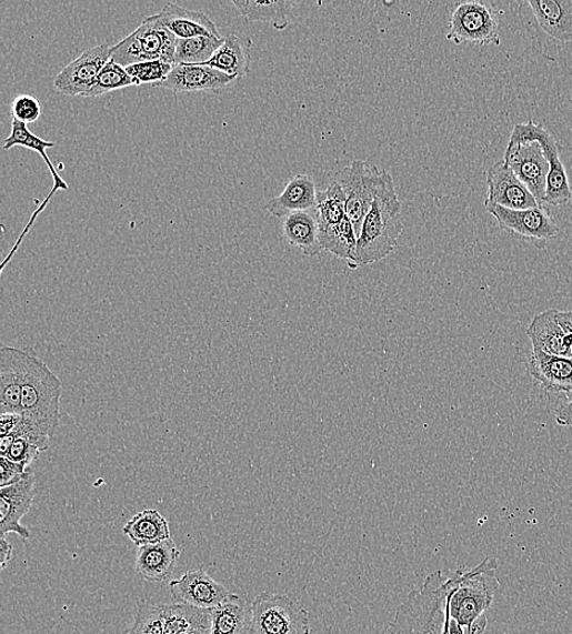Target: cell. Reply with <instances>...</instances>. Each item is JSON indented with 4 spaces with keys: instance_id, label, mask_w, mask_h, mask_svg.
<instances>
[{
    "instance_id": "1",
    "label": "cell",
    "mask_w": 572,
    "mask_h": 634,
    "mask_svg": "<svg viewBox=\"0 0 572 634\" xmlns=\"http://www.w3.org/2000/svg\"><path fill=\"white\" fill-rule=\"evenodd\" d=\"M403 232L402 203L393 177H384L358 235L355 269L375 264L392 254Z\"/></svg>"
},
{
    "instance_id": "2",
    "label": "cell",
    "mask_w": 572,
    "mask_h": 634,
    "mask_svg": "<svg viewBox=\"0 0 572 634\" xmlns=\"http://www.w3.org/2000/svg\"><path fill=\"white\" fill-rule=\"evenodd\" d=\"M450 580L434 571L397 608L390 634H445Z\"/></svg>"
},
{
    "instance_id": "3",
    "label": "cell",
    "mask_w": 572,
    "mask_h": 634,
    "mask_svg": "<svg viewBox=\"0 0 572 634\" xmlns=\"http://www.w3.org/2000/svg\"><path fill=\"white\" fill-rule=\"evenodd\" d=\"M63 383L41 359L29 354L21 388V415L56 436Z\"/></svg>"
},
{
    "instance_id": "4",
    "label": "cell",
    "mask_w": 572,
    "mask_h": 634,
    "mask_svg": "<svg viewBox=\"0 0 572 634\" xmlns=\"http://www.w3.org/2000/svg\"><path fill=\"white\" fill-rule=\"evenodd\" d=\"M496 568L495 558L486 557L476 567L468 572L456 570L448 577L452 583L451 617L464 630L491 607L501 587Z\"/></svg>"
},
{
    "instance_id": "5",
    "label": "cell",
    "mask_w": 572,
    "mask_h": 634,
    "mask_svg": "<svg viewBox=\"0 0 572 634\" xmlns=\"http://www.w3.org/2000/svg\"><path fill=\"white\" fill-rule=\"evenodd\" d=\"M177 44V37L153 16L145 18L127 39L111 47V60L123 68L149 60H164L175 66Z\"/></svg>"
},
{
    "instance_id": "6",
    "label": "cell",
    "mask_w": 572,
    "mask_h": 634,
    "mask_svg": "<svg viewBox=\"0 0 572 634\" xmlns=\"http://www.w3.org/2000/svg\"><path fill=\"white\" fill-rule=\"evenodd\" d=\"M248 634H310L305 607L280 593H260L252 604Z\"/></svg>"
},
{
    "instance_id": "7",
    "label": "cell",
    "mask_w": 572,
    "mask_h": 634,
    "mask_svg": "<svg viewBox=\"0 0 572 634\" xmlns=\"http://www.w3.org/2000/svg\"><path fill=\"white\" fill-rule=\"evenodd\" d=\"M384 177V170L367 161L354 160L335 170L332 180L341 185L345 197L347 217L351 219L359 235L363 221L374 203Z\"/></svg>"
},
{
    "instance_id": "8",
    "label": "cell",
    "mask_w": 572,
    "mask_h": 634,
    "mask_svg": "<svg viewBox=\"0 0 572 634\" xmlns=\"http://www.w3.org/2000/svg\"><path fill=\"white\" fill-rule=\"evenodd\" d=\"M446 40L456 44H501L499 11L484 2H460L448 21Z\"/></svg>"
},
{
    "instance_id": "9",
    "label": "cell",
    "mask_w": 572,
    "mask_h": 634,
    "mask_svg": "<svg viewBox=\"0 0 572 634\" xmlns=\"http://www.w3.org/2000/svg\"><path fill=\"white\" fill-rule=\"evenodd\" d=\"M489 213L499 222L500 228L518 238L531 241L543 250L546 242L558 239L561 228L552 217L551 210L539 205L524 210L506 209L484 204Z\"/></svg>"
},
{
    "instance_id": "10",
    "label": "cell",
    "mask_w": 572,
    "mask_h": 634,
    "mask_svg": "<svg viewBox=\"0 0 572 634\" xmlns=\"http://www.w3.org/2000/svg\"><path fill=\"white\" fill-rule=\"evenodd\" d=\"M503 160L536 198V201L543 205L546 178H549L551 165L543 153L542 145L538 142H508Z\"/></svg>"
},
{
    "instance_id": "11",
    "label": "cell",
    "mask_w": 572,
    "mask_h": 634,
    "mask_svg": "<svg viewBox=\"0 0 572 634\" xmlns=\"http://www.w3.org/2000/svg\"><path fill=\"white\" fill-rule=\"evenodd\" d=\"M111 60V47L99 44L87 49L79 58L61 70L54 80V87L61 94L83 97L92 90L99 74Z\"/></svg>"
},
{
    "instance_id": "12",
    "label": "cell",
    "mask_w": 572,
    "mask_h": 634,
    "mask_svg": "<svg viewBox=\"0 0 572 634\" xmlns=\"http://www.w3.org/2000/svg\"><path fill=\"white\" fill-rule=\"evenodd\" d=\"M34 483L36 476L30 470L20 481L0 487V537L17 533L22 540L31 539L30 530L21 524V520L33 504Z\"/></svg>"
},
{
    "instance_id": "13",
    "label": "cell",
    "mask_w": 572,
    "mask_h": 634,
    "mask_svg": "<svg viewBox=\"0 0 572 634\" xmlns=\"http://www.w3.org/2000/svg\"><path fill=\"white\" fill-rule=\"evenodd\" d=\"M54 145H56V143L44 141L41 139V137L34 134L28 128L27 123L20 122L16 119L12 120L11 132H10L8 139L4 141L6 151H9V149L14 148V147H22V148L30 149V151H33L37 154H40L42 157V159L44 160V163L47 164L49 171L52 172V177L54 180V188L52 189L51 192H49V194L47 195L44 201L41 203V205L39 208H37V210L34 211L32 218L30 219V221L28 223V227L24 228V230L22 231V233H21L19 240L17 241L14 248H12V251L10 252L8 258L4 260L2 269H4L6 265L9 263V260H11L12 256H14L17 254L20 244L22 243L23 239L27 238V234L31 230L33 222L36 221L37 218H39V215L42 213V211L47 208L49 201H51L54 193L58 191H68L69 190V184L63 179L60 178L57 169L54 168V164L52 163V160L49 159V157L47 155L48 149L53 148Z\"/></svg>"
},
{
    "instance_id": "14",
    "label": "cell",
    "mask_w": 572,
    "mask_h": 634,
    "mask_svg": "<svg viewBox=\"0 0 572 634\" xmlns=\"http://www.w3.org/2000/svg\"><path fill=\"white\" fill-rule=\"evenodd\" d=\"M170 594L177 603L201 608L217 607L231 594L225 586L211 578L203 568L190 570L180 580L169 584Z\"/></svg>"
},
{
    "instance_id": "15",
    "label": "cell",
    "mask_w": 572,
    "mask_h": 634,
    "mask_svg": "<svg viewBox=\"0 0 572 634\" xmlns=\"http://www.w3.org/2000/svg\"><path fill=\"white\" fill-rule=\"evenodd\" d=\"M489 197L484 204L524 210L541 205L505 161H499L488 171Z\"/></svg>"
},
{
    "instance_id": "16",
    "label": "cell",
    "mask_w": 572,
    "mask_h": 634,
    "mask_svg": "<svg viewBox=\"0 0 572 634\" xmlns=\"http://www.w3.org/2000/svg\"><path fill=\"white\" fill-rule=\"evenodd\" d=\"M235 78L207 66H175L169 78L158 85L173 93L219 92Z\"/></svg>"
},
{
    "instance_id": "17",
    "label": "cell",
    "mask_w": 572,
    "mask_h": 634,
    "mask_svg": "<svg viewBox=\"0 0 572 634\" xmlns=\"http://www.w3.org/2000/svg\"><path fill=\"white\" fill-rule=\"evenodd\" d=\"M29 353L14 346L0 350V410L21 414V388Z\"/></svg>"
},
{
    "instance_id": "18",
    "label": "cell",
    "mask_w": 572,
    "mask_h": 634,
    "mask_svg": "<svg viewBox=\"0 0 572 634\" xmlns=\"http://www.w3.org/2000/svg\"><path fill=\"white\" fill-rule=\"evenodd\" d=\"M155 17L179 40L194 39V37L202 36L222 39L215 22L205 16L204 12L168 3Z\"/></svg>"
},
{
    "instance_id": "19",
    "label": "cell",
    "mask_w": 572,
    "mask_h": 634,
    "mask_svg": "<svg viewBox=\"0 0 572 634\" xmlns=\"http://www.w3.org/2000/svg\"><path fill=\"white\" fill-rule=\"evenodd\" d=\"M528 370L546 392L572 394V358L550 355L532 348Z\"/></svg>"
},
{
    "instance_id": "20",
    "label": "cell",
    "mask_w": 572,
    "mask_h": 634,
    "mask_svg": "<svg viewBox=\"0 0 572 634\" xmlns=\"http://www.w3.org/2000/svg\"><path fill=\"white\" fill-rule=\"evenodd\" d=\"M180 555L177 543L171 539L139 546L136 555L137 574L148 582H163L175 570Z\"/></svg>"
},
{
    "instance_id": "21",
    "label": "cell",
    "mask_w": 572,
    "mask_h": 634,
    "mask_svg": "<svg viewBox=\"0 0 572 634\" xmlns=\"http://www.w3.org/2000/svg\"><path fill=\"white\" fill-rule=\"evenodd\" d=\"M317 185L308 175H297L288 184L281 194L270 199L265 210L273 218H285L297 211H309L317 207Z\"/></svg>"
},
{
    "instance_id": "22",
    "label": "cell",
    "mask_w": 572,
    "mask_h": 634,
    "mask_svg": "<svg viewBox=\"0 0 572 634\" xmlns=\"http://www.w3.org/2000/svg\"><path fill=\"white\" fill-rule=\"evenodd\" d=\"M558 310H546L533 318L528 335L533 350L545 354L572 358L566 334L556 319Z\"/></svg>"
},
{
    "instance_id": "23",
    "label": "cell",
    "mask_w": 572,
    "mask_h": 634,
    "mask_svg": "<svg viewBox=\"0 0 572 634\" xmlns=\"http://www.w3.org/2000/svg\"><path fill=\"white\" fill-rule=\"evenodd\" d=\"M543 32L559 42L572 41V0H529Z\"/></svg>"
},
{
    "instance_id": "24",
    "label": "cell",
    "mask_w": 572,
    "mask_h": 634,
    "mask_svg": "<svg viewBox=\"0 0 572 634\" xmlns=\"http://www.w3.org/2000/svg\"><path fill=\"white\" fill-rule=\"evenodd\" d=\"M252 46V40L239 33H229L223 37V43L218 52L203 66L241 80L250 70Z\"/></svg>"
},
{
    "instance_id": "25",
    "label": "cell",
    "mask_w": 572,
    "mask_h": 634,
    "mask_svg": "<svg viewBox=\"0 0 572 634\" xmlns=\"http://www.w3.org/2000/svg\"><path fill=\"white\" fill-rule=\"evenodd\" d=\"M284 239L300 248L307 256H317L322 252L318 220L309 211H297L285 217L282 225Z\"/></svg>"
},
{
    "instance_id": "26",
    "label": "cell",
    "mask_w": 572,
    "mask_h": 634,
    "mask_svg": "<svg viewBox=\"0 0 572 634\" xmlns=\"http://www.w3.org/2000/svg\"><path fill=\"white\" fill-rule=\"evenodd\" d=\"M319 233L322 252H329L355 269L358 233L350 218L345 217L334 225L321 227Z\"/></svg>"
},
{
    "instance_id": "27",
    "label": "cell",
    "mask_w": 572,
    "mask_h": 634,
    "mask_svg": "<svg viewBox=\"0 0 572 634\" xmlns=\"http://www.w3.org/2000/svg\"><path fill=\"white\" fill-rule=\"evenodd\" d=\"M251 612L252 606L245 600L231 593L220 605L211 608L210 634H242Z\"/></svg>"
},
{
    "instance_id": "28",
    "label": "cell",
    "mask_w": 572,
    "mask_h": 634,
    "mask_svg": "<svg viewBox=\"0 0 572 634\" xmlns=\"http://www.w3.org/2000/svg\"><path fill=\"white\" fill-rule=\"evenodd\" d=\"M122 531L136 546L170 539L169 522L155 509H145L142 513L134 515Z\"/></svg>"
},
{
    "instance_id": "29",
    "label": "cell",
    "mask_w": 572,
    "mask_h": 634,
    "mask_svg": "<svg viewBox=\"0 0 572 634\" xmlns=\"http://www.w3.org/2000/svg\"><path fill=\"white\" fill-rule=\"evenodd\" d=\"M232 4L238 8L247 21L268 22L278 31H283L290 24V2H255V0H233Z\"/></svg>"
},
{
    "instance_id": "30",
    "label": "cell",
    "mask_w": 572,
    "mask_h": 634,
    "mask_svg": "<svg viewBox=\"0 0 572 634\" xmlns=\"http://www.w3.org/2000/svg\"><path fill=\"white\" fill-rule=\"evenodd\" d=\"M165 634H182L197 628L211 627V611L189 604L163 605Z\"/></svg>"
},
{
    "instance_id": "31",
    "label": "cell",
    "mask_w": 572,
    "mask_h": 634,
    "mask_svg": "<svg viewBox=\"0 0 572 634\" xmlns=\"http://www.w3.org/2000/svg\"><path fill=\"white\" fill-rule=\"evenodd\" d=\"M223 43L218 37H194L179 40L175 52V66H203L218 52Z\"/></svg>"
},
{
    "instance_id": "32",
    "label": "cell",
    "mask_w": 572,
    "mask_h": 634,
    "mask_svg": "<svg viewBox=\"0 0 572 634\" xmlns=\"http://www.w3.org/2000/svg\"><path fill=\"white\" fill-rule=\"evenodd\" d=\"M314 210L319 228L334 225L347 217L345 197L338 182L332 180L325 191L318 192Z\"/></svg>"
},
{
    "instance_id": "33",
    "label": "cell",
    "mask_w": 572,
    "mask_h": 634,
    "mask_svg": "<svg viewBox=\"0 0 572 634\" xmlns=\"http://www.w3.org/2000/svg\"><path fill=\"white\" fill-rule=\"evenodd\" d=\"M131 85H139V83H137V81L131 77L127 68H123L117 64L116 61L110 60L101 74H99L92 90L87 92L83 98L101 97L113 91L128 89V87Z\"/></svg>"
},
{
    "instance_id": "34",
    "label": "cell",
    "mask_w": 572,
    "mask_h": 634,
    "mask_svg": "<svg viewBox=\"0 0 572 634\" xmlns=\"http://www.w3.org/2000/svg\"><path fill=\"white\" fill-rule=\"evenodd\" d=\"M551 170L546 178L544 204L563 207L571 202L572 191L566 169L561 159L550 163Z\"/></svg>"
},
{
    "instance_id": "35",
    "label": "cell",
    "mask_w": 572,
    "mask_h": 634,
    "mask_svg": "<svg viewBox=\"0 0 572 634\" xmlns=\"http://www.w3.org/2000/svg\"><path fill=\"white\" fill-rule=\"evenodd\" d=\"M127 634H165L163 605L142 604Z\"/></svg>"
},
{
    "instance_id": "36",
    "label": "cell",
    "mask_w": 572,
    "mask_h": 634,
    "mask_svg": "<svg viewBox=\"0 0 572 634\" xmlns=\"http://www.w3.org/2000/svg\"><path fill=\"white\" fill-rule=\"evenodd\" d=\"M173 67L175 66L164 60H149L131 66L127 70L139 85L143 83L160 84L168 80Z\"/></svg>"
},
{
    "instance_id": "37",
    "label": "cell",
    "mask_w": 572,
    "mask_h": 634,
    "mask_svg": "<svg viewBox=\"0 0 572 634\" xmlns=\"http://www.w3.org/2000/svg\"><path fill=\"white\" fill-rule=\"evenodd\" d=\"M12 115L14 119L27 123L36 122L42 115V107L37 98L29 94H21L16 98V101L11 105Z\"/></svg>"
},
{
    "instance_id": "38",
    "label": "cell",
    "mask_w": 572,
    "mask_h": 634,
    "mask_svg": "<svg viewBox=\"0 0 572 634\" xmlns=\"http://www.w3.org/2000/svg\"><path fill=\"white\" fill-rule=\"evenodd\" d=\"M40 453L41 451L39 447L34 446L28 441L16 437V441L12 442L6 457L10 459L11 462L18 463L29 470L34 460L39 457Z\"/></svg>"
},
{
    "instance_id": "39",
    "label": "cell",
    "mask_w": 572,
    "mask_h": 634,
    "mask_svg": "<svg viewBox=\"0 0 572 634\" xmlns=\"http://www.w3.org/2000/svg\"><path fill=\"white\" fill-rule=\"evenodd\" d=\"M29 471L27 467L11 462L10 459L0 456V487H6L20 481Z\"/></svg>"
},
{
    "instance_id": "40",
    "label": "cell",
    "mask_w": 572,
    "mask_h": 634,
    "mask_svg": "<svg viewBox=\"0 0 572 634\" xmlns=\"http://www.w3.org/2000/svg\"><path fill=\"white\" fill-rule=\"evenodd\" d=\"M21 420V414H2V416H0V434L7 436V434L14 432Z\"/></svg>"
},
{
    "instance_id": "41",
    "label": "cell",
    "mask_w": 572,
    "mask_h": 634,
    "mask_svg": "<svg viewBox=\"0 0 572 634\" xmlns=\"http://www.w3.org/2000/svg\"><path fill=\"white\" fill-rule=\"evenodd\" d=\"M556 425L562 427H572V396L570 401L556 410Z\"/></svg>"
},
{
    "instance_id": "42",
    "label": "cell",
    "mask_w": 572,
    "mask_h": 634,
    "mask_svg": "<svg viewBox=\"0 0 572 634\" xmlns=\"http://www.w3.org/2000/svg\"><path fill=\"white\" fill-rule=\"evenodd\" d=\"M556 319L559 323H561V326L566 334L568 343L572 354V312H559L558 310Z\"/></svg>"
},
{
    "instance_id": "43",
    "label": "cell",
    "mask_w": 572,
    "mask_h": 634,
    "mask_svg": "<svg viewBox=\"0 0 572 634\" xmlns=\"http://www.w3.org/2000/svg\"><path fill=\"white\" fill-rule=\"evenodd\" d=\"M489 626V618L486 614L480 616L472 623L466 630H464L465 634H483Z\"/></svg>"
},
{
    "instance_id": "44",
    "label": "cell",
    "mask_w": 572,
    "mask_h": 634,
    "mask_svg": "<svg viewBox=\"0 0 572 634\" xmlns=\"http://www.w3.org/2000/svg\"><path fill=\"white\" fill-rule=\"evenodd\" d=\"M12 555V546L7 541V539H2L0 541V566L4 570L11 561Z\"/></svg>"
},
{
    "instance_id": "45",
    "label": "cell",
    "mask_w": 572,
    "mask_h": 634,
    "mask_svg": "<svg viewBox=\"0 0 572 634\" xmlns=\"http://www.w3.org/2000/svg\"><path fill=\"white\" fill-rule=\"evenodd\" d=\"M450 634H465L464 628L456 624V621L451 618Z\"/></svg>"
},
{
    "instance_id": "46",
    "label": "cell",
    "mask_w": 572,
    "mask_h": 634,
    "mask_svg": "<svg viewBox=\"0 0 572 634\" xmlns=\"http://www.w3.org/2000/svg\"><path fill=\"white\" fill-rule=\"evenodd\" d=\"M211 632V627H204V628H197L190 632H185L182 634H210Z\"/></svg>"
}]
</instances>
